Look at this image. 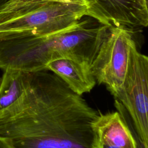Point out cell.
I'll return each mask as SVG.
<instances>
[{
  "label": "cell",
  "mask_w": 148,
  "mask_h": 148,
  "mask_svg": "<svg viewBox=\"0 0 148 148\" xmlns=\"http://www.w3.org/2000/svg\"><path fill=\"white\" fill-rule=\"evenodd\" d=\"M1 77H0V83H1Z\"/></svg>",
  "instance_id": "obj_11"
},
{
  "label": "cell",
  "mask_w": 148,
  "mask_h": 148,
  "mask_svg": "<svg viewBox=\"0 0 148 148\" xmlns=\"http://www.w3.org/2000/svg\"><path fill=\"white\" fill-rule=\"evenodd\" d=\"M98 114L53 72H32L21 95L0 113V136L14 148H91Z\"/></svg>",
  "instance_id": "obj_1"
},
{
  "label": "cell",
  "mask_w": 148,
  "mask_h": 148,
  "mask_svg": "<svg viewBox=\"0 0 148 148\" xmlns=\"http://www.w3.org/2000/svg\"><path fill=\"white\" fill-rule=\"evenodd\" d=\"M116 100L130 114L140 143L148 148V58L134 40L127 72Z\"/></svg>",
  "instance_id": "obj_4"
},
{
  "label": "cell",
  "mask_w": 148,
  "mask_h": 148,
  "mask_svg": "<svg viewBox=\"0 0 148 148\" xmlns=\"http://www.w3.org/2000/svg\"><path fill=\"white\" fill-rule=\"evenodd\" d=\"M46 70L56 75L74 92L82 95L95 86L96 80L90 68L69 58H60L49 62Z\"/></svg>",
  "instance_id": "obj_8"
},
{
  "label": "cell",
  "mask_w": 148,
  "mask_h": 148,
  "mask_svg": "<svg viewBox=\"0 0 148 148\" xmlns=\"http://www.w3.org/2000/svg\"><path fill=\"white\" fill-rule=\"evenodd\" d=\"M134 40L131 31L108 27L90 66L96 82L105 85L114 98L121 88L127 72L130 48Z\"/></svg>",
  "instance_id": "obj_5"
},
{
  "label": "cell",
  "mask_w": 148,
  "mask_h": 148,
  "mask_svg": "<svg viewBox=\"0 0 148 148\" xmlns=\"http://www.w3.org/2000/svg\"><path fill=\"white\" fill-rule=\"evenodd\" d=\"M87 23L81 20L71 28L46 35L0 40V69L32 73L46 70L49 62L60 58L90 68L108 27Z\"/></svg>",
  "instance_id": "obj_2"
},
{
  "label": "cell",
  "mask_w": 148,
  "mask_h": 148,
  "mask_svg": "<svg viewBox=\"0 0 148 148\" xmlns=\"http://www.w3.org/2000/svg\"><path fill=\"white\" fill-rule=\"evenodd\" d=\"M86 6L85 16L101 25L132 32L148 25L147 0H82Z\"/></svg>",
  "instance_id": "obj_6"
},
{
  "label": "cell",
  "mask_w": 148,
  "mask_h": 148,
  "mask_svg": "<svg viewBox=\"0 0 148 148\" xmlns=\"http://www.w3.org/2000/svg\"><path fill=\"white\" fill-rule=\"evenodd\" d=\"M92 142L119 148H138L132 132L119 112L99 113L92 124Z\"/></svg>",
  "instance_id": "obj_7"
},
{
  "label": "cell",
  "mask_w": 148,
  "mask_h": 148,
  "mask_svg": "<svg viewBox=\"0 0 148 148\" xmlns=\"http://www.w3.org/2000/svg\"><path fill=\"white\" fill-rule=\"evenodd\" d=\"M3 71L0 83V113L11 106L25 89L29 73L7 69Z\"/></svg>",
  "instance_id": "obj_9"
},
{
  "label": "cell",
  "mask_w": 148,
  "mask_h": 148,
  "mask_svg": "<svg viewBox=\"0 0 148 148\" xmlns=\"http://www.w3.org/2000/svg\"><path fill=\"white\" fill-rule=\"evenodd\" d=\"M3 1V0H0V2H1V1Z\"/></svg>",
  "instance_id": "obj_12"
},
{
  "label": "cell",
  "mask_w": 148,
  "mask_h": 148,
  "mask_svg": "<svg viewBox=\"0 0 148 148\" xmlns=\"http://www.w3.org/2000/svg\"><path fill=\"white\" fill-rule=\"evenodd\" d=\"M82 0H3L0 40L43 36L76 25L85 16Z\"/></svg>",
  "instance_id": "obj_3"
},
{
  "label": "cell",
  "mask_w": 148,
  "mask_h": 148,
  "mask_svg": "<svg viewBox=\"0 0 148 148\" xmlns=\"http://www.w3.org/2000/svg\"><path fill=\"white\" fill-rule=\"evenodd\" d=\"M0 148H14L8 138L0 136Z\"/></svg>",
  "instance_id": "obj_10"
}]
</instances>
